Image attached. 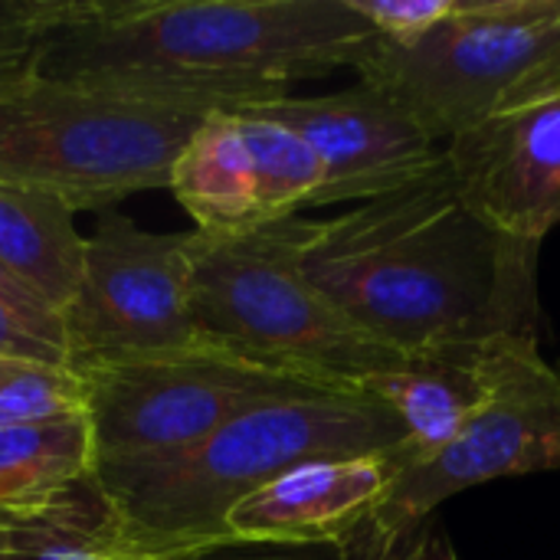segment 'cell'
<instances>
[{"instance_id": "cell-1", "label": "cell", "mask_w": 560, "mask_h": 560, "mask_svg": "<svg viewBox=\"0 0 560 560\" xmlns=\"http://www.w3.org/2000/svg\"><path fill=\"white\" fill-rule=\"evenodd\" d=\"M295 266L351 325L404 358L541 328L538 243L482 220L450 167L328 220H292Z\"/></svg>"}, {"instance_id": "cell-2", "label": "cell", "mask_w": 560, "mask_h": 560, "mask_svg": "<svg viewBox=\"0 0 560 560\" xmlns=\"http://www.w3.org/2000/svg\"><path fill=\"white\" fill-rule=\"evenodd\" d=\"M371 36L348 0H43L36 79L243 108L351 69Z\"/></svg>"}, {"instance_id": "cell-3", "label": "cell", "mask_w": 560, "mask_h": 560, "mask_svg": "<svg viewBox=\"0 0 560 560\" xmlns=\"http://www.w3.org/2000/svg\"><path fill=\"white\" fill-rule=\"evenodd\" d=\"M404 443V427L374 394L302 381L240 410L174 459L95 469V482L138 545L194 555L226 541V512L279 472L308 459L390 453Z\"/></svg>"}, {"instance_id": "cell-4", "label": "cell", "mask_w": 560, "mask_h": 560, "mask_svg": "<svg viewBox=\"0 0 560 560\" xmlns=\"http://www.w3.org/2000/svg\"><path fill=\"white\" fill-rule=\"evenodd\" d=\"M292 220L236 233H190V318L197 341L246 364L361 387L410 358L351 325L295 266Z\"/></svg>"}, {"instance_id": "cell-5", "label": "cell", "mask_w": 560, "mask_h": 560, "mask_svg": "<svg viewBox=\"0 0 560 560\" xmlns=\"http://www.w3.org/2000/svg\"><path fill=\"white\" fill-rule=\"evenodd\" d=\"M223 105L33 79L0 98V184L56 197L72 213L115 210L171 184L197 125Z\"/></svg>"}, {"instance_id": "cell-6", "label": "cell", "mask_w": 560, "mask_h": 560, "mask_svg": "<svg viewBox=\"0 0 560 560\" xmlns=\"http://www.w3.org/2000/svg\"><path fill=\"white\" fill-rule=\"evenodd\" d=\"M433 141L479 125L560 72V0H453L423 36H371L351 66Z\"/></svg>"}, {"instance_id": "cell-7", "label": "cell", "mask_w": 560, "mask_h": 560, "mask_svg": "<svg viewBox=\"0 0 560 560\" xmlns=\"http://www.w3.org/2000/svg\"><path fill=\"white\" fill-rule=\"evenodd\" d=\"M486 397L459 436L427 459H407L354 532L368 541H394L476 486L560 469V377L535 338H495L482 345ZM348 541V538H345Z\"/></svg>"}, {"instance_id": "cell-8", "label": "cell", "mask_w": 560, "mask_h": 560, "mask_svg": "<svg viewBox=\"0 0 560 560\" xmlns=\"http://www.w3.org/2000/svg\"><path fill=\"white\" fill-rule=\"evenodd\" d=\"M72 368L85 387L95 469L174 459L240 410L302 384V377L276 374L203 345L98 358Z\"/></svg>"}, {"instance_id": "cell-9", "label": "cell", "mask_w": 560, "mask_h": 560, "mask_svg": "<svg viewBox=\"0 0 560 560\" xmlns=\"http://www.w3.org/2000/svg\"><path fill=\"white\" fill-rule=\"evenodd\" d=\"M59 318L69 364L197 348L190 233H151L118 210L98 213Z\"/></svg>"}, {"instance_id": "cell-10", "label": "cell", "mask_w": 560, "mask_h": 560, "mask_svg": "<svg viewBox=\"0 0 560 560\" xmlns=\"http://www.w3.org/2000/svg\"><path fill=\"white\" fill-rule=\"evenodd\" d=\"M253 108L292 128L322 164V187L308 210L364 203L446 167V148L433 141L384 92L358 82L312 98H279Z\"/></svg>"}, {"instance_id": "cell-11", "label": "cell", "mask_w": 560, "mask_h": 560, "mask_svg": "<svg viewBox=\"0 0 560 560\" xmlns=\"http://www.w3.org/2000/svg\"><path fill=\"white\" fill-rule=\"evenodd\" d=\"M446 167L482 220L541 246L560 226V72L450 138Z\"/></svg>"}, {"instance_id": "cell-12", "label": "cell", "mask_w": 560, "mask_h": 560, "mask_svg": "<svg viewBox=\"0 0 560 560\" xmlns=\"http://www.w3.org/2000/svg\"><path fill=\"white\" fill-rule=\"evenodd\" d=\"M404 459L407 443L390 453L299 463L236 502L223 518V535L256 545L345 541L371 518Z\"/></svg>"}, {"instance_id": "cell-13", "label": "cell", "mask_w": 560, "mask_h": 560, "mask_svg": "<svg viewBox=\"0 0 560 560\" xmlns=\"http://www.w3.org/2000/svg\"><path fill=\"white\" fill-rule=\"evenodd\" d=\"M0 560H187L138 545L95 476L33 505L0 509Z\"/></svg>"}, {"instance_id": "cell-14", "label": "cell", "mask_w": 560, "mask_h": 560, "mask_svg": "<svg viewBox=\"0 0 560 560\" xmlns=\"http://www.w3.org/2000/svg\"><path fill=\"white\" fill-rule=\"evenodd\" d=\"M404 427L410 459L450 446L486 397L482 345L427 354L364 384Z\"/></svg>"}, {"instance_id": "cell-15", "label": "cell", "mask_w": 560, "mask_h": 560, "mask_svg": "<svg viewBox=\"0 0 560 560\" xmlns=\"http://www.w3.org/2000/svg\"><path fill=\"white\" fill-rule=\"evenodd\" d=\"M167 190L200 233H236L266 223L236 108H217L197 125L174 161Z\"/></svg>"}, {"instance_id": "cell-16", "label": "cell", "mask_w": 560, "mask_h": 560, "mask_svg": "<svg viewBox=\"0 0 560 560\" xmlns=\"http://www.w3.org/2000/svg\"><path fill=\"white\" fill-rule=\"evenodd\" d=\"M82 246L85 236L66 203L0 184V266L56 315L75 292Z\"/></svg>"}, {"instance_id": "cell-17", "label": "cell", "mask_w": 560, "mask_h": 560, "mask_svg": "<svg viewBox=\"0 0 560 560\" xmlns=\"http://www.w3.org/2000/svg\"><path fill=\"white\" fill-rule=\"evenodd\" d=\"M95 476L89 417L0 427V509L33 505Z\"/></svg>"}, {"instance_id": "cell-18", "label": "cell", "mask_w": 560, "mask_h": 560, "mask_svg": "<svg viewBox=\"0 0 560 560\" xmlns=\"http://www.w3.org/2000/svg\"><path fill=\"white\" fill-rule=\"evenodd\" d=\"M236 115L253 158L262 220L276 223L308 210L322 187V164L315 151L292 128L253 108H236Z\"/></svg>"}, {"instance_id": "cell-19", "label": "cell", "mask_w": 560, "mask_h": 560, "mask_svg": "<svg viewBox=\"0 0 560 560\" xmlns=\"http://www.w3.org/2000/svg\"><path fill=\"white\" fill-rule=\"evenodd\" d=\"M85 417V387L72 364L0 358V427Z\"/></svg>"}, {"instance_id": "cell-20", "label": "cell", "mask_w": 560, "mask_h": 560, "mask_svg": "<svg viewBox=\"0 0 560 560\" xmlns=\"http://www.w3.org/2000/svg\"><path fill=\"white\" fill-rule=\"evenodd\" d=\"M43 0H0V98L36 79Z\"/></svg>"}, {"instance_id": "cell-21", "label": "cell", "mask_w": 560, "mask_h": 560, "mask_svg": "<svg viewBox=\"0 0 560 560\" xmlns=\"http://www.w3.org/2000/svg\"><path fill=\"white\" fill-rule=\"evenodd\" d=\"M0 358H33L69 364L62 318L39 308H23L0 295Z\"/></svg>"}, {"instance_id": "cell-22", "label": "cell", "mask_w": 560, "mask_h": 560, "mask_svg": "<svg viewBox=\"0 0 560 560\" xmlns=\"http://www.w3.org/2000/svg\"><path fill=\"white\" fill-rule=\"evenodd\" d=\"M354 13L374 30V36L390 43H407L436 26L453 0H348Z\"/></svg>"}, {"instance_id": "cell-23", "label": "cell", "mask_w": 560, "mask_h": 560, "mask_svg": "<svg viewBox=\"0 0 560 560\" xmlns=\"http://www.w3.org/2000/svg\"><path fill=\"white\" fill-rule=\"evenodd\" d=\"M345 545L358 560H459L453 551L450 535L433 518H427L413 532H407L394 541H384V545L358 538V535H351Z\"/></svg>"}, {"instance_id": "cell-24", "label": "cell", "mask_w": 560, "mask_h": 560, "mask_svg": "<svg viewBox=\"0 0 560 560\" xmlns=\"http://www.w3.org/2000/svg\"><path fill=\"white\" fill-rule=\"evenodd\" d=\"M187 560H358L345 541L328 545H256V541H220L200 548Z\"/></svg>"}, {"instance_id": "cell-25", "label": "cell", "mask_w": 560, "mask_h": 560, "mask_svg": "<svg viewBox=\"0 0 560 560\" xmlns=\"http://www.w3.org/2000/svg\"><path fill=\"white\" fill-rule=\"evenodd\" d=\"M0 295H3V299H10V302H16V305H23V308H39V312H52V308H46L43 302H36V299H33V295H30V292H26V289H23V285H20V282L13 279V276H10V272L3 269V266H0ZM52 315H56V312H52Z\"/></svg>"}, {"instance_id": "cell-26", "label": "cell", "mask_w": 560, "mask_h": 560, "mask_svg": "<svg viewBox=\"0 0 560 560\" xmlns=\"http://www.w3.org/2000/svg\"><path fill=\"white\" fill-rule=\"evenodd\" d=\"M555 371H558V377H560V361H558V368H555Z\"/></svg>"}]
</instances>
